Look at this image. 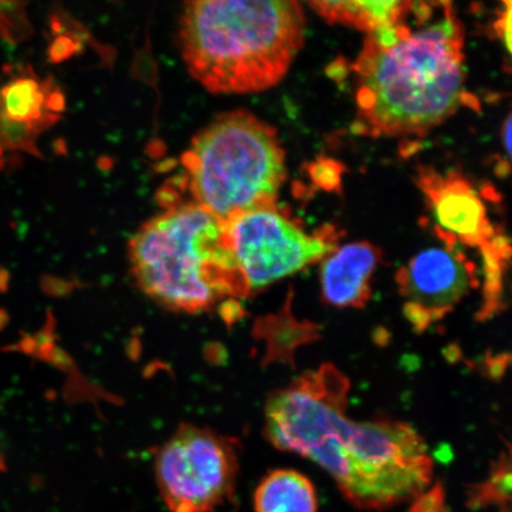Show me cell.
<instances>
[{"label": "cell", "mask_w": 512, "mask_h": 512, "mask_svg": "<svg viewBox=\"0 0 512 512\" xmlns=\"http://www.w3.org/2000/svg\"><path fill=\"white\" fill-rule=\"evenodd\" d=\"M381 259L369 242H354L335 249L324 260L322 294L331 306L362 309L371 297L370 281Z\"/></svg>", "instance_id": "11"}, {"label": "cell", "mask_w": 512, "mask_h": 512, "mask_svg": "<svg viewBox=\"0 0 512 512\" xmlns=\"http://www.w3.org/2000/svg\"><path fill=\"white\" fill-rule=\"evenodd\" d=\"M304 36L302 6L288 0L185 3L178 29L185 66L213 94H248L277 85Z\"/></svg>", "instance_id": "3"}, {"label": "cell", "mask_w": 512, "mask_h": 512, "mask_svg": "<svg viewBox=\"0 0 512 512\" xmlns=\"http://www.w3.org/2000/svg\"><path fill=\"white\" fill-rule=\"evenodd\" d=\"M254 508L255 512H317L315 486L302 473L275 470L256 488Z\"/></svg>", "instance_id": "12"}, {"label": "cell", "mask_w": 512, "mask_h": 512, "mask_svg": "<svg viewBox=\"0 0 512 512\" xmlns=\"http://www.w3.org/2000/svg\"><path fill=\"white\" fill-rule=\"evenodd\" d=\"M349 392L334 364L307 371L267 400V439L322 466L358 508H392L424 494L433 477L424 439L405 422L349 419Z\"/></svg>", "instance_id": "1"}, {"label": "cell", "mask_w": 512, "mask_h": 512, "mask_svg": "<svg viewBox=\"0 0 512 512\" xmlns=\"http://www.w3.org/2000/svg\"><path fill=\"white\" fill-rule=\"evenodd\" d=\"M415 29L379 46L368 38L355 63L357 117L370 136L427 133L465 98L464 31L451 3H412Z\"/></svg>", "instance_id": "2"}, {"label": "cell", "mask_w": 512, "mask_h": 512, "mask_svg": "<svg viewBox=\"0 0 512 512\" xmlns=\"http://www.w3.org/2000/svg\"><path fill=\"white\" fill-rule=\"evenodd\" d=\"M415 499L411 512H447L444 491L439 485Z\"/></svg>", "instance_id": "17"}, {"label": "cell", "mask_w": 512, "mask_h": 512, "mask_svg": "<svg viewBox=\"0 0 512 512\" xmlns=\"http://www.w3.org/2000/svg\"><path fill=\"white\" fill-rule=\"evenodd\" d=\"M326 21L347 25L373 34L386 25L399 23L408 14L412 2H395V0H379V2H315L310 4Z\"/></svg>", "instance_id": "13"}, {"label": "cell", "mask_w": 512, "mask_h": 512, "mask_svg": "<svg viewBox=\"0 0 512 512\" xmlns=\"http://www.w3.org/2000/svg\"><path fill=\"white\" fill-rule=\"evenodd\" d=\"M420 187L431 204L438 233L446 246L477 247L480 252L490 247L497 236L486 215L484 203L463 177L441 176L425 171Z\"/></svg>", "instance_id": "9"}, {"label": "cell", "mask_w": 512, "mask_h": 512, "mask_svg": "<svg viewBox=\"0 0 512 512\" xmlns=\"http://www.w3.org/2000/svg\"><path fill=\"white\" fill-rule=\"evenodd\" d=\"M134 280L170 310L198 313L248 293L228 246L226 223L196 203L145 222L128 245Z\"/></svg>", "instance_id": "4"}, {"label": "cell", "mask_w": 512, "mask_h": 512, "mask_svg": "<svg viewBox=\"0 0 512 512\" xmlns=\"http://www.w3.org/2000/svg\"><path fill=\"white\" fill-rule=\"evenodd\" d=\"M182 164L194 203L226 223L277 206L285 151L277 131L247 111L220 114L192 139Z\"/></svg>", "instance_id": "5"}, {"label": "cell", "mask_w": 512, "mask_h": 512, "mask_svg": "<svg viewBox=\"0 0 512 512\" xmlns=\"http://www.w3.org/2000/svg\"><path fill=\"white\" fill-rule=\"evenodd\" d=\"M507 9H504L501 17L498 18L496 23L497 35L502 38L505 48L511 51V3L508 2Z\"/></svg>", "instance_id": "18"}, {"label": "cell", "mask_w": 512, "mask_h": 512, "mask_svg": "<svg viewBox=\"0 0 512 512\" xmlns=\"http://www.w3.org/2000/svg\"><path fill=\"white\" fill-rule=\"evenodd\" d=\"M511 502V462L510 453L502 454L488 479L476 484L469 492V503L472 509L489 507L505 508Z\"/></svg>", "instance_id": "14"}, {"label": "cell", "mask_w": 512, "mask_h": 512, "mask_svg": "<svg viewBox=\"0 0 512 512\" xmlns=\"http://www.w3.org/2000/svg\"><path fill=\"white\" fill-rule=\"evenodd\" d=\"M37 140L21 127L12 124L0 111V170L4 168V157L8 152L21 151L37 157L41 156Z\"/></svg>", "instance_id": "16"}, {"label": "cell", "mask_w": 512, "mask_h": 512, "mask_svg": "<svg viewBox=\"0 0 512 512\" xmlns=\"http://www.w3.org/2000/svg\"><path fill=\"white\" fill-rule=\"evenodd\" d=\"M27 3L0 2V37L11 44L28 40L32 34Z\"/></svg>", "instance_id": "15"}, {"label": "cell", "mask_w": 512, "mask_h": 512, "mask_svg": "<svg viewBox=\"0 0 512 512\" xmlns=\"http://www.w3.org/2000/svg\"><path fill=\"white\" fill-rule=\"evenodd\" d=\"M504 143H505V146H507V152L509 153L510 155V151H511V118L508 117L507 119V123H505V127H504Z\"/></svg>", "instance_id": "19"}, {"label": "cell", "mask_w": 512, "mask_h": 512, "mask_svg": "<svg viewBox=\"0 0 512 512\" xmlns=\"http://www.w3.org/2000/svg\"><path fill=\"white\" fill-rule=\"evenodd\" d=\"M227 240L249 294L316 264L335 251L334 230L309 234L277 206L247 211L226 222Z\"/></svg>", "instance_id": "6"}, {"label": "cell", "mask_w": 512, "mask_h": 512, "mask_svg": "<svg viewBox=\"0 0 512 512\" xmlns=\"http://www.w3.org/2000/svg\"><path fill=\"white\" fill-rule=\"evenodd\" d=\"M155 472L171 512H214L234 494L238 454L230 439L208 428L182 426L160 448Z\"/></svg>", "instance_id": "7"}, {"label": "cell", "mask_w": 512, "mask_h": 512, "mask_svg": "<svg viewBox=\"0 0 512 512\" xmlns=\"http://www.w3.org/2000/svg\"><path fill=\"white\" fill-rule=\"evenodd\" d=\"M64 105V95L53 79H41L31 67H19L0 87V111L37 139L61 119Z\"/></svg>", "instance_id": "10"}, {"label": "cell", "mask_w": 512, "mask_h": 512, "mask_svg": "<svg viewBox=\"0 0 512 512\" xmlns=\"http://www.w3.org/2000/svg\"><path fill=\"white\" fill-rule=\"evenodd\" d=\"M403 313L416 332H425L462 303L479 284L476 266L457 246L415 255L396 273Z\"/></svg>", "instance_id": "8"}]
</instances>
